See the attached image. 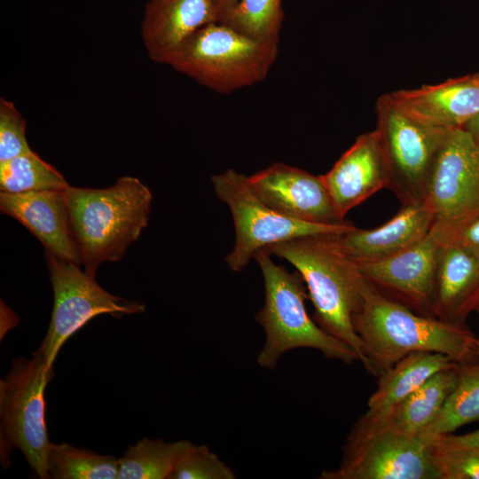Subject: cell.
<instances>
[{
	"label": "cell",
	"mask_w": 479,
	"mask_h": 479,
	"mask_svg": "<svg viewBox=\"0 0 479 479\" xmlns=\"http://www.w3.org/2000/svg\"><path fill=\"white\" fill-rule=\"evenodd\" d=\"M352 323L361 341L364 367L373 376L414 352L444 354L459 365L479 362V337L466 324L419 314L370 281Z\"/></svg>",
	"instance_id": "cell-1"
},
{
	"label": "cell",
	"mask_w": 479,
	"mask_h": 479,
	"mask_svg": "<svg viewBox=\"0 0 479 479\" xmlns=\"http://www.w3.org/2000/svg\"><path fill=\"white\" fill-rule=\"evenodd\" d=\"M334 234L298 237L263 249L287 260L297 270L314 306V320L347 343L365 365L352 317L361 304L368 280L357 263L341 249Z\"/></svg>",
	"instance_id": "cell-2"
},
{
	"label": "cell",
	"mask_w": 479,
	"mask_h": 479,
	"mask_svg": "<svg viewBox=\"0 0 479 479\" xmlns=\"http://www.w3.org/2000/svg\"><path fill=\"white\" fill-rule=\"evenodd\" d=\"M81 264L95 276L105 262H117L147 226L153 195L138 178L121 177L102 189L64 191Z\"/></svg>",
	"instance_id": "cell-3"
},
{
	"label": "cell",
	"mask_w": 479,
	"mask_h": 479,
	"mask_svg": "<svg viewBox=\"0 0 479 479\" xmlns=\"http://www.w3.org/2000/svg\"><path fill=\"white\" fill-rule=\"evenodd\" d=\"M264 280V303L255 321L264 331L263 346L257 356L263 368L274 369L279 358L295 349H313L328 358L345 364L358 361L356 352L312 319L306 310V285L301 274L275 263L265 249L255 257Z\"/></svg>",
	"instance_id": "cell-4"
},
{
	"label": "cell",
	"mask_w": 479,
	"mask_h": 479,
	"mask_svg": "<svg viewBox=\"0 0 479 479\" xmlns=\"http://www.w3.org/2000/svg\"><path fill=\"white\" fill-rule=\"evenodd\" d=\"M278 51L279 43L256 40L216 21L189 35L166 65L204 87L228 94L263 81Z\"/></svg>",
	"instance_id": "cell-5"
},
{
	"label": "cell",
	"mask_w": 479,
	"mask_h": 479,
	"mask_svg": "<svg viewBox=\"0 0 479 479\" xmlns=\"http://www.w3.org/2000/svg\"><path fill=\"white\" fill-rule=\"evenodd\" d=\"M324 479H439L429 441L398 428L390 415L364 414L342 449L339 467Z\"/></svg>",
	"instance_id": "cell-6"
},
{
	"label": "cell",
	"mask_w": 479,
	"mask_h": 479,
	"mask_svg": "<svg viewBox=\"0 0 479 479\" xmlns=\"http://www.w3.org/2000/svg\"><path fill=\"white\" fill-rule=\"evenodd\" d=\"M53 367L42 356L18 357L0 381V457L10 466V454L20 450L30 468L42 479L50 478L48 458L51 443L45 420L44 391L53 378Z\"/></svg>",
	"instance_id": "cell-7"
},
{
	"label": "cell",
	"mask_w": 479,
	"mask_h": 479,
	"mask_svg": "<svg viewBox=\"0 0 479 479\" xmlns=\"http://www.w3.org/2000/svg\"><path fill=\"white\" fill-rule=\"evenodd\" d=\"M216 196L232 216L235 243L225 261L230 270L243 271L261 249L294 238L342 233L356 226L350 223L321 224L287 217L266 205L250 187L247 177L226 169L211 177Z\"/></svg>",
	"instance_id": "cell-8"
},
{
	"label": "cell",
	"mask_w": 479,
	"mask_h": 479,
	"mask_svg": "<svg viewBox=\"0 0 479 479\" xmlns=\"http://www.w3.org/2000/svg\"><path fill=\"white\" fill-rule=\"evenodd\" d=\"M53 291V308L44 339L35 351L49 366L53 367L65 342L101 314L121 317L141 313L145 304L115 296L97 282L80 265L45 254Z\"/></svg>",
	"instance_id": "cell-9"
},
{
	"label": "cell",
	"mask_w": 479,
	"mask_h": 479,
	"mask_svg": "<svg viewBox=\"0 0 479 479\" xmlns=\"http://www.w3.org/2000/svg\"><path fill=\"white\" fill-rule=\"evenodd\" d=\"M377 127L383 146L389 186L402 205L423 203L425 184L450 130L426 125L396 106L386 96L376 101Z\"/></svg>",
	"instance_id": "cell-10"
},
{
	"label": "cell",
	"mask_w": 479,
	"mask_h": 479,
	"mask_svg": "<svg viewBox=\"0 0 479 479\" xmlns=\"http://www.w3.org/2000/svg\"><path fill=\"white\" fill-rule=\"evenodd\" d=\"M423 204L444 230L479 216V144L463 127L446 133L425 184Z\"/></svg>",
	"instance_id": "cell-11"
},
{
	"label": "cell",
	"mask_w": 479,
	"mask_h": 479,
	"mask_svg": "<svg viewBox=\"0 0 479 479\" xmlns=\"http://www.w3.org/2000/svg\"><path fill=\"white\" fill-rule=\"evenodd\" d=\"M444 241L433 225L420 241L388 258L357 263L361 273L386 296L433 317L436 278Z\"/></svg>",
	"instance_id": "cell-12"
},
{
	"label": "cell",
	"mask_w": 479,
	"mask_h": 479,
	"mask_svg": "<svg viewBox=\"0 0 479 479\" xmlns=\"http://www.w3.org/2000/svg\"><path fill=\"white\" fill-rule=\"evenodd\" d=\"M254 192L266 205L300 221L342 224V218L321 176L281 162L247 177Z\"/></svg>",
	"instance_id": "cell-13"
},
{
	"label": "cell",
	"mask_w": 479,
	"mask_h": 479,
	"mask_svg": "<svg viewBox=\"0 0 479 479\" xmlns=\"http://www.w3.org/2000/svg\"><path fill=\"white\" fill-rule=\"evenodd\" d=\"M321 177L343 219L350 209L381 189L388 188V164L378 130L358 136L332 169Z\"/></svg>",
	"instance_id": "cell-14"
},
{
	"label": "cell",
	"mask_w": 479,
	"mask_h": 479,
	"mask_svg": "<svg viewBox=\"0 0 479 479\" xmlns=\"http://www.w3.org/2000/svg\"><path fill=\"white\" fill-rule=\"evenodd\" d=\"M386 96L409 116L437 129L464 127L479 114V81L475 74Z\"/></svg>",
	"instance_id": "cell-15"
},
{
	"label": "cell",
	"mask_w": 479,
	"mask_h": 479,
	"mask_svg": "<svg viewBox=\"0 0 479 479\" xmlns=\"http://www.w3.org/2000/svg\"><path fill=\"white\" fill-rule=\"evenodd\" d=\"M0 209L22 224L42 242L47 252L82 265L64 191L1 192Z\"/></svg>",
	"instance_id": "cell-16"
},
{
	"label": "cell",
	"mask_w": 479,
	"mask_h": 479,
	"mask_svg": "<svg viewBox=\"0 0 479 479\" xmlns=\"http://www.w3.org/2000/svg\"><path fill=\"white\" fill-rule=\"evenodd\" d=\"M216 21V0H149L141 25L144 46L153 61L166 64L189 35Z\"/></svg>",
	"instance_id": "cell-17"
},
{
	"label": "cell",
	"mask_w": 479,
	"mask_h": 479,
	"mask_svg": "<svg viewBox=\"0 0 479 479\" xmlns=\"http://www.w3.org/2000/svg\"><path fill=\"white\" fill-rule=\"evenodd\" d=\"M434 217L423 203L402 205L399 211L373 229L334 234L341 249L357 263L392 256L422 240L431 230Z\"/></svg>",
	"instance_id": "cell-18"
},
{
	"label": "cell",
	"mask_w": 479,
	"mask_h": 479,
	"mask_svg": "<svg viewBox=\"0 0 479 479\" xmlns=\"http://www.w3.org/2000/svg\"><path fill=\"white\" fill-rule=\"evenodd\" d=\"M478 305L479 256L459 245L444 243L436 278L433 317L465 324Z\"/></svg>",
	"instance_id": "cell-19"
},
{
	"label": "cell",
	"mask_w": 479,
	"mask_h": 479,
	"mask_svg": "<svg viewBox=\"0 0 479 479\" xmlns=\"http://www.w3.org/2000/svg\"><path fill=\"white\" fill-rule=\"evenodd\" d=\"M459 365L449 357L414 352L400 359L379 376L376 390L367 402L365 415L382 417L392 411L435 373Z\"/></svg>",
	"instance_id": "cell-20"
},
{
	"label": "cell",
	"mask_w": 479,
	"mask_h": 479,
	"mask_svg": "<svg viewBox=\"0 0 479 479\" xmlns=\"http://www.w3.org/2000/svg\"><path fill=\"white\" fill-rule=\"evenodd\" d=\"M461 365L442 370L428 379L389 414L401 429L420 435L436 418L456 386Z\"/></svg>",
	"instance_id": "cell-21"
},
{
	"label": "cell",
	"mask_w": 479,
	"mask_h": 479,
	"mask_svg": "<svg viewBox=\"0 0 479 479\" xmlns=\"http://www.w3.org/2000/svg\"><path fill=\"white\" fill-rule=\"evenodd\" d=\"M192 444L187 440L143 438L118 459L117 479H170L178 460Z\"/></svg>",
	"instance_id": "cell-22"
},
{
	"label": "cell",
	"mask_w": 479,
	"mask_h": 479,
	"mask_svg": "<svg viewBox=\"0 0 479 479\" xmlns=\"http://www.w3.org/2000/svg\"><path fill=\"white\" fill-rule=\"evenodd\" d=\"M478 420L479 362H475L460 365L455 388L436 418L420 435L428 438L452 434Z\"/></svg>",
	"instance_id": "cell-23"
},
{
	"label": "cell",
	"mask_w": 479,
	"mask_h": 479,
	"mask_svg": "<svg viewBox=\"0 0 479 479\" xmlns=\"http://www.w3.org/2000/svg\"><path fill=\"white\" fill-rule=\"evenodd\" d=\"M68 186L63 176L33 151L0 162V190L3 192H63Z\"/></svg>",
	"instance_id": "cell-24"
},
{
	"label": "cell",
	"mask_w": 479,
	"mask_h": 479,
	"mask_svg": "<svg viewBox=\"0 0 479 479\" xmlns=\"http://www.w3.org/2000/svg\"><path fill=\"white\" fill-rule=\"evenodd\" d=\"M48 469L54 479H116L119 461L114 456L102 455L68 444H51Z\"/></svg>",
	"instance_id": "cell-25"
},
{
	"label": "cell",
	"mask_w": 479,
	"mask_h": 479,
	"mask_svg": "<svg viewBox=\"0 0 479 479\" xmlns=\"http://www.w3.org/2000/svg\"><path fill=\"white\" fill-rule=\"evenodd\" d=\"M282 0H240L220 22L259 41L279 43Z\"/></svg>",
	"instance_id": "cell-26"
},
{
	"label": "cell",
	"mask_w": 479,
	"mask_h": 479,
	"mask_svg": "<svg viewBox=\"0 0 479 479\" xmlns=\"http://www.w3.org/2000/svg\"><path fill=\"white\" fill-rule=\"evenodd\" d=\"M428 441L439 479H479V449Z\"/></svg>",
	"instance_id": "cell-27"
},
{
	"label": "cell",
	"mask_w": 479,
	"mask_h": 479,
	"mask_svg": "<svg viewBox=\"0 0 479 479\" xmlns=\"http://www.w3.org/2000/svg\"><path fill=\"white\" fill-rule=\"evenodd\" d=\"M235 474L206 445L192 447L178 460L170 479H233Z\"/></svg>",
	"instance_id": "cell-28"
},
{
	"label": "cell",
	"mask_w": 479,
	"mask_h": 479,
	"mask_svg": "<svg viewBox=\"0 0 479 479\" xmlns=\"http://www.w3.org/2000/svg\"><path fill=\"white\" fill-rule=\"evenodd\" d=\"M26 121L12 101L0 98V162L31 152Z\"/></svg>",
	"instance_id": "cell-29"
},
{
	"label": "cell",
	"mask_w": 479,
	"mask_h": 479,
	"mask_svg": "<svg viewBox=\"0 0 479 479\" xmlns=\"http://www.w3.org/2000/svg\"><path fill=\"white\" fill-rule=\"evenodd\" d=\"M444 243L459 245L479 256V216L452 229L444 230L433 224Z\"/></svg>",
	"instance_id": "cell-30"
},
{
	"label": "cell",
	"mask_w": 479,
	"mask_h": 479,
	"mask_svg": "<svg viewBox=\"0 0 479 479\" xmlns=\"http://www.w3.org/2000/svg\"><path fill=\"white\" fill-rule=\"evenodd\" d=\"M426 438L447 446L479 449V429L464 435H453L452 433Z\"/></svg>",
	"instance_id": "cell-31"
},
{
	"label": "cell",
	"mask_w": 479,
	"mask_h": 479,
	"mask_svg": "<svg viewBox=\"0 0 479 479\" xmlns=\"http://www.w3.org/2000/svg\"><path fill=\"white\" fill-rule=\"evenodd\" d=\"M240 0H216L217 8L219 12V21H222L224 18L236 6Z\"/></svg>",
	"instance_id": "cell-32"
},
{
	"label": "cell",
	"mask_w": 479,
	"mask_h": 479,
	"mask_svg": "<svg viewBox=\"0 0 479 479\" xmlns=\"http://www.w3.org/2000/svg\"><path fill=\"white\" fill-rule=\"evenodd\" d=\"M479 144V114L469 121L464 127Z\"/></svg>",
	"instance_id": "cell-33"
},
{
	"label": "cell",
	"mask_w": 479,
	"mask_h": 479,
	"mask_svg": "<svg viewBox=\"0 0 479 479\" xmlns=\"http://www.w3.org/2000/svg\"><path fill=\"white\" fill-rule=\"evenodd\" d=\"M475 76L477 77V79H478V81H479V72H478V73H475Z\"/></svg>",
	"instance_id": "cell-34"
},
{
	"label": "cell",
	"mask_w": 479,
	"mask_h": 479,
	"mask_svg": "<svg viewBox=\"0 0 479 479\" xmlns=\"http://www.w3.org/2000/svg\"><path fill=\"white\" fill-rule=\"evenodd\" d=\"M475 311L478 313V316H479V305L477 306Z\"/></svg>",
	"instance_id": "cell-35"
}]
</instances>
